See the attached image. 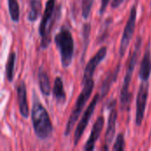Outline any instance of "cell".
<instances>
[{"mask_svg": "<svg viewBox=\"0 0 151 151\" xmlns=\"http://www.w3.org/2000/svg\"><path fill=\"white\" fill-rule=\"evenodd\" d=\"M151 74V52L150 43H149L146 47L144 55L142 59L140 71H139V77L142 81H148L150 80Z\"/></svg>", "mask_w": 151, "mask_h": 151, "instance_id": "4fadbf2b", "label": "cell"}, {"mask_svg": "<svg viewBox=\"0 0 151 151\" xmlns=\"http://www.w3.org/2000/svg\"><path fill=\"white\" fill-rule=\"evenodd\" d=\"M100 98H101V96H100L99 93L95 95L91 103L89 104V105L86 109L82 118L81 119L78 126L76 127V129L74 131V146H77L79 142L81 141V139L83 135V133H84L85 129L87 128V127L89 123V120H90V119H91V117H92V115L96 110V104L99 102Z\"/></svg>", "mask_w": 151, "mask_h": 151, "instance_id": "52a82bcc", "label": "cell"}, {"mask_svg": "<svg viewBox=\"0 0 151 151\" xmlns=\"http://www.w3.org/2000/svg\"><path fill=\"white\" fill-rule=\"evenodd\" d=\"M104 118L103 116H100L96 119V120L95 121L93 127H92V131L90 133V135L86 142V145L84 147V150L86 151H92L95 150V145L96 142H97V140L99 139L101 133L103 131L104 126Z\"/></svg>", "mask_w": 151, "mask_h": 151, "instance_id": "8fae6325", "label": "cell"}, {"mask_svg": "<svg viewBox=\"0 0 151 151\" xmlns=\"http://www.w3.org/2000/svg\"><path fill=\"white\" fill-rule=\"evenodd\" d=\"M31 118L33 128L36 136L41 140L49 139L53 132V126L47 110L36 98L34 99Z\"/></svg>", "mask_w": 151, "mask_h": 151, "instance_id": "6da1fadb", "label": "cell"}, {"mask_svg": "<svg viewBox=\"0 0 151 151\" xmlns=\"http://www.w3.org/2000/svg\"><path fill=\"white\" fill-rule=\"evenodd\" d=\"M112 22V18H108L106 20H105V22H104V26H103V27L101 28V30H100V33H99V35L97 36V41H96V43H101V42H104L106 39H107V35H108V33H109V27H110V24Z\"/></svg>", "mask_w": 151, "mask_h": 151, "instance_id": "ffe728a7", "label": "cell"}, {"mask_svg": "<svg viewBox=\"0 0 151 151\" xmlns=\"http://www.w3.org/2000/svg\"><path fill=\"white\" fill-rule=\"evenodd\" d=\"M120 66H121V64L119 63V65L116 66V68H114L112 71H110V72L107 73L106 77L104 80V81L102 83V86H101V88H100V93L99 94H100L101 98H104L108 95L111 85L117 80V77H118V75L119 73Z\"/></svg>", "mask_w": 151, "mask_h": 151, "instance_id": "5bb4252c", "label": "cell"}, {"mask_svg": "<svg viewBox=\"0 0 151 151\" xmlns=\"http://www.w3.org/2000/svg\"><path fill=\"white\" fill-rule=\"evenodd\" d=\"M136 18H137V5L134 4L133 5L129 18L127 21L126 27L124 28V32L122 35V38L120 41V45H119V56L120 58H123L127 52V50L129 46V43L133 38L134 29H135V25H136Z\"/></svg>", "mask_w": 151, "mask_h": 151, "instance_id": "8992f818", "label": "cell"}, {"mask_svg": "<svg viewBox=\"0 0 151 151\" xmlns=\"http://www.w3.org/2000/svg\"><path fill=\"white\" fill-rule=\"evenodd\" d=\"M17 95L19 113L24 119H27L29 115V109L27 98V87L23 81H20L17 86Z\"/></svg>", "mask_w": 151, "mask_h": 151, "instance_id": "7c38bea8", "label": "cell"}, {"mask_svg": "<svg viewBox=\"0 0 151 151\" xmlns=\"http://www.w3.org/2000/svg\"><path fill=\"white\" fill-rule=\"evenodd\" d=\"M8 9L11 19L13 22H19L20 18V11L18 0H7Z\"/></svg>", "mask_w": 151, "mask_h": 151, "instance_id": "d6986e66", "label": "cell"}, {"mask_svg": "<svg viewBox=\"0 0 151 151\" xmlns=\"http://www.w3.org/2000/svg\"><path fill=\"white\" fill-rule=\"evenodd\" d=\"M125 0H112L111 4V6L112 9H117L120 4H122V3L124 2Z\"/></svg>", "mask_w": 151, "mask_h": 151, "instance_id": "d4e9b609", "label": "cell"}, {"mask_svg": "<svg viewBox=\"0 0 151 151\" xmlns=\"http://www.w3.org/2000/svg\"><path fill=\"white\" fill-rule=\"evenodd\" d=\"M112 150L114 151L125 150V138H124L123 134H118Z\"/></svg>", "mask_w": 151, "mask_h": 151, "instance_id": "603a6c76", "label": "cell"}, {"mask_svg": "<svg viewBox=\"0 0 151 151\" xmlns=\"http://www.w3.org/2000/svg\"><path fill=\"white\" fill-rule=\"evenodd\" d=\"M101 2L102 3H101V7H100V10H99V13H100V15H103L105 12L106 9H107V6H108V4L110 3V0H102Z\"/></svg>", "mask_w": 151, "mask_h": 151, "instance_id": "cb8c5ba5", "label": "cell"}, {"mask_svg": "<svg viewBox=\"0 0 151 151\" xmlns=\"http://www.w3.org/2000/svg\"><path fill=\"white\" fill-rule=\"evenodd\" d=\"M53 96L58 104H64L66 101V94L64 88V83L60 77H57L54 81Z\"/></svg>", "mask_w": 151, "mask_h": 151, "instance_id": "9a60e30c", "label": "cell"}, {"mask_svg": "<svg viewBox=\"0 0 151 151\" xmlns=\"http://www.w3.org/2000/svg\"><path fill=\"white\" fill-rule=\"evenodd\" d=\"M38 82L40 90L42 93L43 96H48L50 94V78L48 76V73L43 70L42 67L39 68L38 72Z\"/></svg>", "mask_w": 151, "mask_h": 151, "instance_id": "2e32d148", "label": "cell"}, {"mask_svg": "<svg viewBox=\"0 0 151 151\" xmlns=\"http://www.w3.org/2000/svg\"><path fill=\"white\" fill-rule=\"evenodd\" d=\"M83 84H84V87H83L81 94L79 95V96L76 100V103L73 106V111L70 114V117L68 119L66 127L65 130V136H68L71 134V132L73 131L78 119L80 118L81 111H83L87 102L90 98L92 91L95 87V82H94L93 79L88 80L87 81L83 82Z\"/></svg>", "mask_w": 151, "mask_h": 151, "instance_id": "5b68a950", "label": "cell"}, {"mask_svg": "<svg viewBox=\"0 0 151 151\" xmlns=\"http://www.w3.org/2000/svg\"><path fill=\"white\" fill-rule=\"evenodd\" d=\"M30 10L27 13V19L30 22H35L38 19L42 12V3L40 0H30L29 1Z\"/></svg>", "mask_w": 151, "mask_h": 151, "instance_id": "e0dca14e", "label": "cell"}, {"mask_svg": "<svg viewBox=\"0 0 151 151\" xmlns=\"http://www.w3.org/2000/svg\"><path fill=\"white\" fill-rule=\"evenodd\" d=\"M142 44V39L141 38V36H138V38L136 39L135 44H134V51L132 53V56H131L129 63H128V66H127V73H126V75L124 78L122 88L120 91V109H121V111H127V110H129V108H130L133 96H132L131 92L129 91V88H130L133 73H134V71L135 69V66H136V64H137V61H138V58L140 56Z\"/></svg>", "mask_w": 151, "mask_h": 151, "instance_id": "3957f363", "label": "cell"}, {"mask_svg": "<svg viewBox=\"0 0 151 151\" xmlns=\"http://www.w3.org/2000/svg\"><path fill=\"white\" fill-rule=\"evenodd\" d=\"M90 31H91V25L89 23H86L83 25L82 34H83V40H84V47H83V52H82V59H84V57L86 56V51L88 46V41L90 36Z\"/></svg>", "mask_w": 151, "mask_h": 151, "instance_id": "44dd1931", "label": "cell"}, {"mask_svg": "<svg viewBox=\"0 0 151 151\" xmlns=\"http://www.w3.org/2000/svg\"><path fill=\"white\" fill-rule=\"evenodd\" d=\"M106 54H107V47L104 46V47L100 48L99 50L94 55V57H92L89 59V61L86 65V67L84 70L82 82H85L88 80L93 79V75L95 73L96 67L104 59V58L106 57Z\"/></svg>", "mask_w": 151, "mask_h": 151, "instance_id": "30bf717a", "label": "cell"}, {"mask_svg": "<svg viewBox=\"0 0 151 151\" xmlns=\"http://www.w3.org/2000/svg\"><path fill=\"white\" fill-rule=\"evenodd\" d=\"M54 41L60 54L61 65L67 68L72 64L74 52V41L72 32L67 27L64 26L55 35Z\"/></svg>", "mask_w": 151, "mask_h": 151, "instance_id": "277c9868", "label": "cell"}, {"mask_svg": "<svg viewBox=\"0 0 151 151\" xmlns=\"http://www.w3.org/2000/svg\"><path fill=\"white\" fill-rule=\"evenodd\" d=\"M148 96H149V83H148V81H142V83L140 86L137 96H136L135 124L138 127H140L142 125L143 119H144Z\"/></svg>", "mask_w": 151, "mask_h": 151, "instance_id": "ba28073f", "label": "cell"}, {"mask_svg": "<svg viewBox=\"0 0 151 151\" xmlns=\"http://www.w3.org/2000/svg\"><path fill=\"white\" fill-rule=\"evenodd\" d=\"M117 101L116 99L110 102L108 108L110 109V113L108 117V124H107V129L105 134V147L104 150H108L109 146L113 142L114 136H115V131H116V123H117V118H118V111H117Z\"/></svg>", "mask_w": 151, "mask_h": 151, "instance_id": "9c48e42d", "label": "cell"}, {"mask_svg": "<svg viewBox=\"0 0 151 151\" xmlns=\"http://www.w3.org/2000/svg\"><path fill=\"white\" fill-rule=\"evenodd\" d=\"M16 62V53L14 51L10 52L7 62L5 65V75L7 78V81L9 82H12L14 78V66Z\"/></svg>", "mask_w": 151, "mask_h": 151, "instance_id": "ac0fdd59", "label": "cell"}, {"mask_svg": "<svg viewBox=\"0 0 151 151\" xmlns=\"http://www.w3.org/2000/svg\"><path fill=\"white\" fill-rule=\"evenodd\" d=\"M94 0H81V12H82V18L83 19H88L92 6H93Z\"/></svg>", "mask_w": 151, "mask_h": 151, "instance_id": "7402d4cb", "label": "cell"}, {"mask_svg": "<svg viewBox=\"0 0 151 151\" xmlns=\"http://www.w3.org/2000/svg\"><path fill=\"white\" fill-rule=\"evenodd\" d=\"M56 0H47L45 10L39 27V34L42 37L41 48L47 49L51 41V32L56 21L59 19L61 13V6L55 8Z\"/></svg>", "mask_w": 151, "mask_h": 151, "instance_id": "7a4b0ae2", "label": "cell"}]
</instances>
